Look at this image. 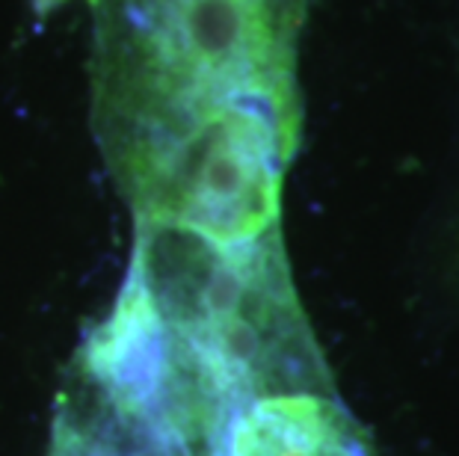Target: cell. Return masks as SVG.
I'll return each mask as SVG.
<instances>
[{"mask_svg": "<svg viewBox=\"0 0 459 456\" xmlns=\"http://www.w3.org/2000/svg\"><path fill=\"white\" fill-rule=\"evenodd\" d=\"M217 456H377V451L332 388H299L243 406Z\"/></svg>", "mask_w": 459, "mask_h": 456, "instance_id": "6da1fadb", "label": "cell"}]
</instances>
